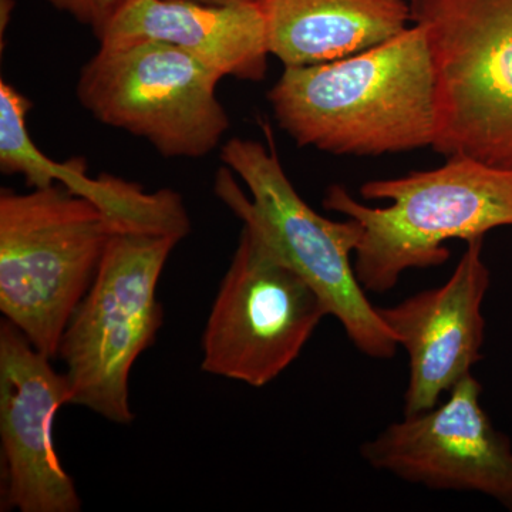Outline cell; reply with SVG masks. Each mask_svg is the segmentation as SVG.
I'll return each mask as SVG.
<instances>
[{
	"label": "cell",
	"mask_w": 512,
	"mask_h": 512,
	"mask_svg": "<svg viewBox=\"0 0 512 512\" xmlns=\"http://www.w3.org/2000/svg\"><path fill=\"white\" fill-rule=\"evenodd\" d=\"M268 100L298 146L336 156L433 148L439 131L433 56L426 32L414 23L345 59L285 67Z\"/></svg>",
	"instance_id": "1"
},
{
	"label": "cell",
	"mask_w": 512,
	"mask_h": 512,
	"mask_svg": "<svg viewBox=\"0 0 512 512\" xmlns=\"http://www.w3.org/2000/svg\"><path fill=\"white\" fill-rule=\"evenodd\" d=\"M192 2L205 3V5H242V3H262L264 0H192Z\"/></svg>",
	"instance_id": "17"
},
{
	"label": "cell",
	"mask_w": 512,
	"mask_h": 512,
	"mask_svg": "<svg viewBox=\"0 0 512 512\" xmlns=\"http://www.w3.org/2000/svg\"><path fill=\"white\" fill-rule=\"evenodd\" d=\"M181 239L117 231L60 342L69 404L130 424V373L163 325L158 282Z\"/></svg>",
	"instance_id": "5"
},
{
	"label": "cell",
	"mask_w": 512,
	"mask_h": 512,
	"mask_svg": "<svg viewBox=\"0 0 512 512\" xmlns=\"http://www.w3.org/2000/svg\"><path fill=\"white\" fill-rule=\"evenodd\" d=\"M214 191L242 221L322 296L353 346L375 360H390L400 346L360 285L352 262L363 228L353 218L332 221L312 210L286 175L275 147L231 138Z\"/></svg>",
	"instance_id": "3"
},
{
	"label": "cell",
	"mask_w": 512,
	"mask_h": 512,
	"mask_svg": "<svg viewBox=\"0 0 512 512\" xmlns=\"http://www.w3.org/2000/svg\"><path fill=\"white\" fill-rule=\"evenodd\" d=\"M483 244L484 238L467 242L446 284L377 308L409 356L404 416L433 409L483 359V303L491 284Z\"/></svg>",
	"instance_id": "11"
},
{
	"label": "cell",
	"mask_w": 512,
	"mask_h": 512,
	"mask_svg": "<svg viewBox=\"0 0 512 512\" xmlns=\"http://www.w3.org/2000/svg\"><path fill=\"white\" fill-rule=\"evenodd\" d=\"M437 77L433 150L512 170V0H410Z\"/></svg>",
	"instance_id": "6"
},
{
	"label": "cell",
	"mask_w": 512,
	"mask_h": 512,
	"mask_svg": "<svg viewBox=\"0 0 512 512\" xmlns=\"http://www.w3.org/2000/svg\"><path fill=\"white\" fill-rule=\"evenodd\" d=\"M326 316L319 292L244 224L202 335L201 369L264 387L298 359Z\"/></svg>",
	"instance_id": "8"
},
{
	"label": "cell",
	"mask_w": 512,
	"mask_h": 512,
	"mask_svg": "<svg viewBox=\"0 0 512 512\" xmlns=\"http://www.w3.org/2000/svg\"><path fill=\"white\" fill-rule=\"evenodd\" d=\"M30 101L5 80L0 82V170L20 174L32 188L59 184L87 198L116 222L120 231L147 232L184 239L191 221L183 198L173 190L144 191L123 178L103 174L89 177L84 161L52 160L30 138Z\"/></svg>",
	"instance_id": "13"
},
{
	"label": "cell",
	"mask_w": 512,
	"mask_h": 512,
	"mask_svg": "<svg viewBox=\"0 0 512 512\" xmlns=\"http://www.w3.org/2000/svg\"><path fill=\"white\" fill-rule=\"evenodd\" d=\"M9 320L0 325V510L79 512L82 500L55 446L56 414L69 404L57 373Z\"/></svg>",
	"instance_id": "10"
},
{
	"label": "cell",
	"mask_w": 512,
	"mask_h": 512,
	"mask_svg": "<svg viewBox=\"0 0 512 512\" xmlns=\"http://www.w3.org/2000/svg\"><path fill=\"white\" fill-rule=\"evenodd\" d=\"M53 8L67 13L77 22L89 26L99 39L111 20L133 0H46Z\"/></svg>",
	"instance_id": "15"
},
{
	"label": "cell",
	"mask_w": 512,
	"mask_h": 512,
	"mask_svg": "<svg viewBox=\"0 0 512 512\" xmlns=\"http://www.w3.org/2000/svg\"><path fill=\"white\" fill-rule=\"evenodd\" d=\"M220 73L156 40L103 47L80 74L77 99L94 119L148 141L161 156L201 158L220 146L227 111Z\"/></svg>",
	"instance_id": "7"
},
{
	"label": "cell",
	"mask_w": 512,
	"mask_h": 512,
	"mask_svg": "<svg viewBox=\"0 0 512 512\" xmlns=\"http://www.w3.org/2000/svg\"><path fill=\"white\" fill-rule=\"evenodd\" d=\"M269 53L285 67L335 62L410 28L406 0H264Z\"/></svg>",
	"instance_id": "14"
},
{
	"label": "cell",
	"mask_w": 512,
	"mask_h": 512,
	"mask_svg": "<svg viewBox=\"0 0 512 512\" xmlns=\"http://www.w3.org/2000/svg\"><path fill=\"white\" fill-rule=\"evenodd\" d=\"M144 40L178 47L222 77L247 82L265 79L271 55L262 3L133 0L99 37L103 47Z\"/></svg>",
	"instance_id": "12"
},
{
	"label": "cell",
	"mask_w": 512,
	"mask_h": 512,
	"mask_svg": "<svg viewBox=\"0 0 512 512\" xmlns=\"http://www.w3.org/2000/svg\"><path fill=\"white\" fill-rule=\"evenodd\" d=\"M483 387L468 375L448 399L404 416L360 447L377 471L430 490L468 491L512 512V443L481 406Z\"/></svg>",
	"instance_id": "9"
},
{
	"label": "cell",
	"mask_w": 512,
	"mask_h": 512,
	"mask_svg": "<svg viewBox=\"0 0 512 512\" xmlns=\"http://www.w3.org/2000/svg\"><path fill=\"white\" fill-rule=\"evenodd\" d=\"M365 200L392 201L372 208L345 188L332 185L323 207L353 218L363 235L355 252V272L367 292L386 293L410 269L446 264L450 239L474 241L495 228L512 227V170L468 157L399 178L367 181Z\"/></svg>",
	"instance_id": "2"
},
{
	"label": "cell",
	"mask_w": 512,
	"mask_h": 512,
	"mask_svg": "<svg viewBox=\"0 0 512 512\" xmlns=\"http://www.w3.org/2000/svg\"><path fill=\"white\" fill-rule=\"evenodd\" d=\"M15 0H0V35L3 37L5 28H8L10 13H12Z\"/></svg>",
	"instance_id": "16"
},
{
	"label": "cell",
	"mask_w": 512,
	"mask_h": 512,
	"mask_svg": "<svg viewBox=\"0 0 512 512\" xmlns=\"http://www.w3.org/2000/svg\"><path fill=\"white\" fill-rule=\"evenodd\" d=\"M117 231L106 212L62 185L0 192V311L50 359Z\"/></svg>",
	"instance_id": "4"
}]
</instances>
